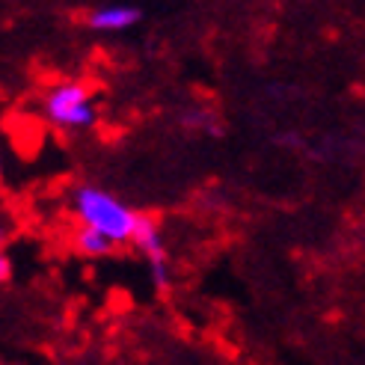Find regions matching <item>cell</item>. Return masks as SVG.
I'll use <instances>...</instances> for the list:
<instances>
[{
    "instance_id": "3957f363",
    "label": "cell",
    "mask_w": 365,
    "mask_h": 365,
    "mask_svg": "<svg viewBox=\"0 0 365 365\" xmlns=\"http://www.w3.org/2000/svg\"><path fill=\"white\" fill-rule=\"evenodd\" d=\"M131 244H134V250L145 259V264H149L152 285H155L158 291H167V288L173 285L170 259H167V247H163L160 226L152 220V217H145V214L137 217V229H134Z\"/></svg>"
},
{
    "instance_id": "6da1fadb",
    "label": "cell",
    "mask_w": 365,
    "mask_h": 365,
    "mask_svg": "<svg viewBox=\"0 0 365 365\" xmlns=\"http://www.w3.org/2000/svg\"><path fill=\"white\" fill-rule=\"evenodd\" d=\"M71 211H75L81 226H93L104 232L107 238H113L116 244H128L134 238L137 217H140L128 205H122L113 193L93 185H81L71 190Z\"/></svg>"
},
{
    "instance_id": "5b68a950",
    "label": "cell",
    "mask_w": 365,
    "mask_h": 365,
    "mask_svg": "<svg viewBox=\"0 0 365 365\" xmlns=\"http://www.w3.org/2000/svg\"><path fill=\"white\" fill-rule=\"evenodd\" d=\"M71 244H75V250L81 255H86V259H101V255H110L116 241L113 238H107L104 232L93 229V226H81L75 232V238H71Z\"/></svg>"
},
{
    "instance_id": "277c9868",
    "label": "cell",
    "mask_w": 365,
    "mask_h": 365,
    "mask_svg": "<svg viewBox=\"0 0 365 365\" xmlns=\"http://www.w3.org/2000/svg\"><path fill=\"white\" fill-rule=\"evenodd\" d=\"M137 21H140V12L134 6H125V4L98 6L86 15L89 30H98V33H122L128 27H134Z\"/></svg>"
},
{
    "instance_id": "8992f818",
    "label": "cell",
    "mask_w": 365,
    "mask_h": 365,
    "mask_svg": "<svg viewBox=\"0 0 365 365\" xmlns=\"http://www.w3.org/2000/svg\"><path fill=\"white\" fill-rule=\"evenodd\" d=\"M9 277H12V264L6 255H0V282H9Z\"/></svg>"
},
{
    "instance_id": "7a4b0ae2",
    "label": "cell",
    "mask_w": 365,
    "mask_h": 365,
    "mask_svg": "<svg viewBox=\"0 0 365 365\" xmlns=\"http://www.w3.org/2000/svg\"><path fill=\"white\" fill-rule=\"evenodd\" d=\"M45 116L63 131H86L96 125V107L83 83L66 81L45 93Z\"/></svg>"
}]
</instances>
